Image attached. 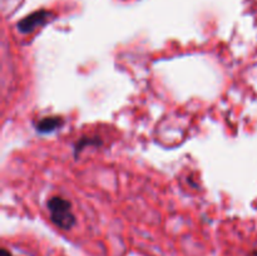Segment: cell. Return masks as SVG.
<instances>
[{
	"mask_svg": "<svg viewBox=\"0 0 257 256\" xmlns=\"http://www.w3.org/2000/svg\"><path fill=\"white\" fill-rule=\"evenodd\" d=\"M63 123L64 120L62 117H44L35 123V130L39 133H50L62 127Z\"/></svg>",
	"mask_w": 257,
	"mask_h": 256,
	"instance_id": "3957f363",
	"label": "cell"
},
{
	"mask_svg": "<svg viewBox=\"0 0 257 256\" xmlns=\"http://www.w3.org/2000/svg\"><path fill=\"white\" fill-rule=\"evenodd\" d=\"M89 145L98 147V146L102 145V141L97 137H87V136H83V137H80L79 140L77 141V143L74 145V157L77 158L78 155L84 150L85 146Z\"/></svg>",
	"mask_w": 257,
	"mask_h": 256,
	"instance_id": "277c9868",
	"label": "cell"
},
{
	"mask_svg": "<svg viewBox=\"0 0 257 256\" xmlns=\"http://www.w3.org/2000/svg\"><path fill=\"white\" fill-rule=\"evenodd\" d=\"M253 256H257V251H255V252H253Z\"/></svg>",
	"mask_w": 257,
	"mask_h": 256,
	"instance_id": "8992f818",
	"label": "cell"
},
{
	"mask_svg": "<svg viewBox=\"0 0 257 256\" xmlns=\"http://www.w3.org/2000/svg\"><path fill=\"white\" fill-rule=\"evenodd\" d=\"M49 18L50 13L48 10H37V12L32 13L24 19L20 20L17 24V28L22 34H29V33L34 32L38 27H42L43 24H45Z\"/></svg>",
	"mask_w": 257,
	"mask_h": 256,
	"instance_id": "7a4b0ae2",
	"label": "cell"
},
{
	"mask_svg": "<svg viewBox=\"0 0 257 256\" xmlns=\"http://www.w3.org/2000/svg\"><path fill=\"white\" fill-rule=\"evenodd\" d=\"M47 207L50 212V221L57 227L68 231L72 230L77 223L74 213L72 212V205L65 198L53 196L47 202Z\"/></svg>",
	"mask_w": 257,
	"mask_h": 256,
	"instance_id": "6da1fadb",
	"label": "cell"
},
{
	"mask_svg": "<svg viewBox=\"0 0 257 256\" xmlns=\"http://www.w3.org/2000/svg\"><path fill=\"white\" fill-rule=\"evenodd\" d=\"M0 256H13V255L10 253V251L7 250V248H2V250H0Z\"/></svg>",
	"mask_w": 257,
	"mask_h": 256,
	"instance_id": "5b68a950",
	"label": "cell"
}]
</instances>
